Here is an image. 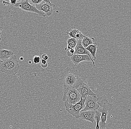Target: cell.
Returning a JSON list of instances; mask_svg holds the SVG:
<instances>
[{
  "mask_svg": "<svg viewBox=\"0 0 131 129\" xmlns=\"http://www.w3.org/2000/svg\"><path fill=\"white\" fill-rule=\"evenodd\" d=\"M1 62H2V61H1V60H0V63H1Z\"/></svg>",
  "mask_w": 131,
  "mask_h": 129,
  "instance_id": "cell-30",
  "label": "cell"
},
{
  "mask_svg": "<svg viewBox=\"0 0 131 129\" xmlns=\"http://www.w3.org/2000/svg\"><path fill=\"white\" fill-rule=\"evenodd\" d=\"M95 40L94 38H90L85 36L82 40V44L84 48L86 49L89 45L94 43Z\"/></svg>",
  "mask_w": 131,
  "mask_h": 129,
  "instance_id": "cell-17",
  "label": "cell"
},
{
  "mask_svg": "<svg viewBox=\"0 0 131 129\" xmlns=\"http://www.w3.org/2000/svg\"><path fill=\"white\" fill-rule=\"evenodd\" d=\"M62 100L69 104H76L81 100V96L77 88H63Z\"/></svg>",
  "mask_w": 131,
  "mask_h": 129,
  "instance_id": "cell-4",
  "label": "cell"
},
{
  "mask_svg": "<svg viewBox=\"0 0 131 129\" xmlns=\"http://www.w3.org/2000/svg\"><path fill=\"white\" fill-rule=\"evenodd\" d=\"M15 7L19 8L22 10L26 12L36 13L41 17H45L46 16L45 14L39 11L37 9L36 6L30 4L28 0L19 1Z\"/></svg>",
  "mask_w": 131,
  "mask_h": 129,
  "instance_id": "cell-6",
  "label": "cell"
},
{
  "mask_svg": "<svg viewBox=\"0 0 131 129\" xmlns=\"http://www.w3.org/2000/svg\"><path fill=\"white\" fill-rule=\"evenodd\" d=\"M70 59L73 63L76 66H78V64L81 62H92L90 57L87 55L74 54L70 57Z\"/></svg>",
  "mask_w": 131,
  "mask_h": 129,
  "instance_id": "cell-11",
  "label": "cell"
},
{
  "mask_svg": "<svg viewBox=\"0 0 131 129\" xmlns=\"http://www.w3.org/2000/svg\"><path fill=\"white\" fill-rule=\"evenodd\" d=\"M98 103L99 108L97 110L101 113L100 123V129H106L107 116L109 112L113 108V106L106 99H102L101 102H98Z\"/></svg>",
  "mask_w": 131,
  "mask_h": 129,
  "instance_id": "cell-3",
  "label": "cell"
},
{
  "mask_svg": "<svg viewBox=\"0 0 131 129\" xmlns=\"http://www.w3.org/2000/svg\"><path fill=\"white\" fill-rule=\"evenodd\" d=\"M19 68L18 60L15 55L0 63V71L8 75H16Z\"/></svg>",
  "mask_w": 131,
  "mask_h": 129,
  "instance_id": "cell-2",
  "label": "cell"
},
{
  "mask_svg": "<svg viewBox=\"0 0 131 129\" xmlns=\"http://www.w3.org/2000/svg\"><path fill=\"white\" fill-rule=\"evenodd\" d=\"M19 1H9V5L12 6H14L15 7V6L18 3Z\"/></svg>",
  "mask_w": 131,
  "mask_h": 129,
  "instance_id": "cell-23",
  "label": "cell"
},
{
  "mask_svg": "<svg viewBox=\"0 0 131 129\" xmlns=\"http://www.w3.org/2000/svg\"><path fill=\"white\" fill-rule=\"evenodd\" d=\"M95 112L96 114L95 116V121L96 122L95 129H100V123L101 121V113L98 110H96Z\"/></svg>",
  "mask_w": 131,
  "mask_h": 129,
  "instance_id": "cell-18",
  "label": "cell"
},
{
  "mask_svg": "<svg viewBox=\"0 0 131 129\" xmlns=\"http://www.w3.org/2000/svg\"><path fill=\"white\" fill-rule=\"evenodd\" d=\"M3 28L2 27H0V31H2V30H3Z\"/></svg>",
  "mask_w": 131,
  "mask_h": 129,
  "instance_id": "cell-27",
  "label": "cell"
},
{
  "mask_svg": "<svg viewBox=\"0 0 131 129\" xmlns=\"http://www.w3.org/2000/svg\"><path fill=\"white\" fill-rule=\"evenodd\" d=\"M95 111H87L81 112L80 118L82 120L88 121L92 123H94L95 121Z\"/></svg>",
  "mask_w": 131,
  "mask_h": 129,
  "instance_id": "cell-12",
  "label": "cell"
},
{
  "mask_svg": "<svg viewBox=\"0 0 131 129\" xmlns=\"http://www.w3.org/2000/svg\"><path fill=\"white\" fill-rule=\"evenodd\" d=\"M48 63L47 61L42 59L41 60V67L43 68H46L48 67Z\"/></svg>",
  "mask_w": 131,
  "mask_h": 129,
  "instance_id": "cell-22",
  "label": "cell"
},
{
  "mask_svg": "<svg viewBox=\"0 0 131 129\" xmlns=\"http://www.w3.org/2000/svg\"><path fill=\"white\" fill-rule=\"evenodd\" d=\"M82 40H79L77 41V44L76 45V47L74 48L75 52H74V54L79 55H88L90 57L92 60V62L93 64L94 67H95V63L94 61L92 59L91 56V54L90 52L87 50L85 48L83 47L82 44Z\"/></svg>",
  "mask_w": 131,
  "mask_h": 129,
  "instance_id": "cell-10",
  "label": "cell"
},
{
  "mask_svg": "<svg viewBox=\"0 0 131 129\" xmlns=\"http://www.w3.org/2000/svg\"><path fill=\"white\" fill-rule=\"evenodd\" d=\"M33 61L35 64H39L40 62V57L39 56H35L33 58Z\"/></svg>",
  "mask_w": 131,
  "mask_h": 129,
  "instance_id": "cell-20",
  "label": "cell"
},
{
  "mask_svg": "<svg viewBox=\"0 0 131 129\" xmlns=\"http://www.w3.org/2000/svg\"><path fill=\"white\" fill-rule=\"evenodd\" d=\"M36 6L39 11L45 14L46 16H50L52 15L53 6H55V5L51 4L49 0H42L41 3Z\"/></svg>",
  "mask_w": 131,
  "mask_h": 129,
  "instance_id": "cell-8",
  "label": "cell"
},
{
  "mask_svg": "<svg viewBox=\"0 0 131 129\" xmlns=\"http://www.w3.org/2000/svg\"><path fill=\"white\" fill-rule=\"evenodd\" d=\"M41 58L42 59L44 60H47L49 59V57H48V55L46 54H43L41 56Z\"/></svg>",
  "mask_w": 131,
  "mask_h": 129,
  "instance_id": "cell-24",
  "label": "cell"
},
{
  "mask_svg": "<svg viewBox=\"0 0 131 129\" xmlns=\"http://www.w3.org/2000/svg\"><path fill=\"white\" fill-rule=\"evenodd\" d=\"M98 47L97 43L94 42V44L89 45L87 48L85 49L87 50L90 52V54L91 55L92 58L94 61L96 59L95 54Z\"/></svg>",
  "mask_w": 131,
  "mask_h": 129,
  "instance_id": "cell-15",
  "label": "cell"
},
{
  "mask_svg": "<svg viewBox=\"0 0 131 129\" xmlns=\"http://www.w3.org/2000/svg\"><path fill=\"white\" fill-rule=\"evenodd\" d=\"M63 88H77L83 83L81 73L74 68L68 67L61 73L60 79Z\"/></svg>",
  "mask_w": 131,
  "mask_h": 129,
  "instance_id": "cell-1",
  "label": "cell"
},
{
  "mask_svg": "<svg viewBox=\"0 0 131 129\" xmlns=\"http://www.w3.org/2000/svg\"><path fill=\"white\" fill-rule=\"evenodd\" d=\"M75 50L74 49L70 50L67 51V55L68 57H72L74 54Z\"/></svg>",
  "mask_w": 131,
  "mask_h": 129,
  "instance_id": "cell-21",
  "label": "cell"
},
{
  "mask_svg": "<svg viewBox=\"0 0 131 129\" xmlns=\"http://www.w3.org/2000/svg\"><path fill=\"white\" fill-rule=\"evenodd\" d=\"M66 33L67 35H68L70 38H74L77 41L82 40L85 36L79 31V29H77L75 27H74L73 29H69L66 31Z\"/></svg>",
  "mask_w": 131,
  "mask_h": 129,
  "instance_id": "cell-13",
  "label": "cell"
},
{
  "mask_svg": "<svg viewBox=\"0 0 131 129\" xmlns=\"http://www.w3.org/2000/svg\"><path fill=\"white\" fill-rule=\"evenodd\" d=\"M14 55V53L11 51L5 49L0 50V60L2 62L9 58Z\"/></svg>",
  "mask_w": 131,
  "mask_h": 129,
  "instance_id": "cell-14",
  "label": "cell"
},
{
  "mask_svg": "<svg viewBox=\"0 0 131 129\" xmlns=\"http://www.w3.org/2000/svg\"><path fill=\"white\" fill-rule=\"evenodd\" d=\"M99 98L96 96H88L86 98L85 107L81 112L87 111H96L98 110L99 105L98 103Z\"/></svg>",
  "mask_w": 131,
  "mask_h": 129,
  "instance_id": "cell-7",
  "label": "cell"
},
{
  "mask_svg": "<svg viewBox=\"0 0 131 129\" xmlns=\"http://www.w3.org/2000/svg\"><path fill=\"white\" fill-rule=\"evenodd\" d=\"M19 59H20V61H23L24 60V58L23 57H20Z\"/></svg>",
  "mask_w": 131,
  "mask_h": 129,
  "instance_id": "cell-25",
  "label": "cell"
},
{
  "mask_svg": "<svg viewBox=\"0 0 131 129\" xmlns=\"http://www.w3.org/2000/svg\"><path fill=\"white\" fill-rule=\"evenodd\" d=\"M42 1V0H30L28 1L30 4L32 5L36 6L41 3Z\"/></svg>",
  "mask_w": 131,
  "mask_h": 129,
  "instance_id": "cell-19",
  "label": "cell"
},
{
  "mask_svg": "<svg viewBox=\"0 0 131 129\" xmlns=\"http://www.w3.org/2000/svg\"><path fill=\"white\" fill-rule=\"evenodd\" d=\"M86 99H83L81 97L80 101L74 105L64 102V106L66 111L77 119L80 118V113L85 107Z\"/></svg>",
  "mask_w": 131,
  "mask_h": 129,
  "instance_id": "cell-5",
  "label": "cell"
},
{
  "mask_svg": "<svg viewBox=\"0 0 131 129\" xmlns=\"http://www.w3.org/2000/svg\"><path fill=\"white\" fill-rule=\"evenodd\" d=\"M77 89L81 97L83 99H86L88 96H96V95L92 91L90 86L86 83H82L77 88Z\"/></svg>",
  "mask_w": 131,
  "mask_h": 129,
  "instance_id": "cell-9",
  "label": "cell"
},
{
  "mask_svg": "<svg viewBox=\"0 0 131 129\" xmlns=\"http://www.w3.org/2000/svg\"><path fill=\"white\" fill-rule=\"evenodd\" d=\"M3 1H0V4H2V2H3Z\"/></svg>",
  "mask_w": 131,
  "mask_h": 129,
  "instance_id": "cell-28",
  "label": "cell"
},
{
  "mask_svg": "<svg viewBox=\"0 0 131 129\" xmlns=\"http://www.w3.org/2000/svg\"><path fill=\"white\" fill-rule=\"evenodd\" d=\"M67 46L64 49V50L68 51L74 49L77 44V40L74 38H70L67 40Z\"/></svg>",
  "mask_w": 131,
  "mask_h": 129,
  "instance_id": "cell-16",
  "label": "cell"
},
{
  "mask_svg": "<svg viewBox=\"0 0 131 129\" xmlns=\"http://www.w3.org/2000/svg\"><path fill=\"white\" fill-rule=\"evenodd\" d=\"M2 31H0V41H1V35L2 34Z\"/></svg>",
  "mask_w": 131,
  "mask_h": 129,
  "instance_id": "cell-26",
  "label": "cell"
},
{
  "mask_svg": "<svg viewBox=\"0 0 131 129\" xmlns=\"http://www.w3.org/2000/svg\"><path fill=\"white\" fill-rule=\"evenodd\" d=\"M29 64H31L32 63V62H31V61H29Z\"/></svg>",
  "mask_w": 131,
  "mask_h": 129,
  "instance_id": "cell-29",
  "label": "cell"
}]
</instances>
